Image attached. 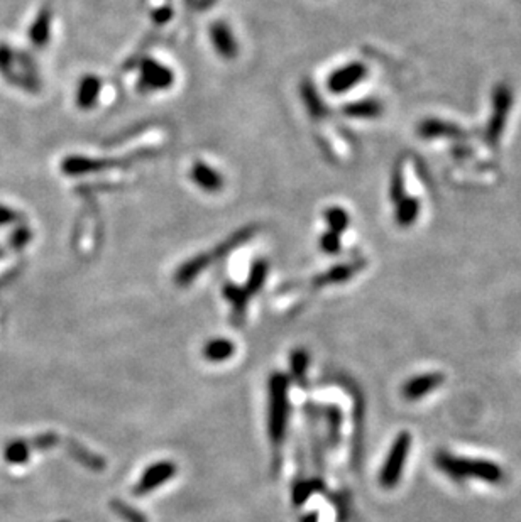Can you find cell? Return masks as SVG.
I'll return each mask as SVG.
<instances>
[{"label":"cell","instance_id":"cell-1","mask_svg":"<svg viewBox=\"0 0 521 522\" xmlns=\"http://www.w3.org/2000/svg\"><path fill=\"white\" fill-rule=\"evenodd\" d=\"M433 462L438 467V470L459 480L475 479L482 480V482L499 483L504 476L501 467L498 463L489 462V460H471L464 458V456L461 458V456L440 451V453L435 455Z\"/></svg>","mask_w":521,"mask_h":522},{"label":"cell","instance_id":"cell-2","mask_svg":"<svg viewBox=\"0 0 521 522\" xmlns=\"http://www.w3.org/2000/svg\"><path fill=\"white\" fill-rule=\"evenodd\" d=\"M413 445V437L410 431H401L400 434L395 438L391 448H389L386 460H384V465L379 472V485L386 490L395 488L400 483L401 476H403V470L406 465V460H408L410 451H412Z\"/></svg>","mask_w":521,"mask_h":522},{"label":"cell","instance_id":"cell-3","mask_svg":"<svg viewBox=\"0 0 521 522\" xmlns=\"http://www.w3.org/2000/svg\"><path fill=\"white\" fill-rule=\"evenodd\" d=\"M445 382V376L442 372H428L412 377L401 387V396L406 401H418L432 394Z\"/></svg>","mask_w":521,"mask_h":522},{"label":"cell","instance_id":"cell-4","mask_svg":"<svg viewBox=\"0 0 521 522\" xmlns=\"http://www.w3.org/2000/svg\"><path fill=\"white\" fill-rule=\"evenodd\" d=\"M271 437L276 441H280L283 437V427H285L286 421V396H285V385H283L281 376H276L274 384H271Z\"/></svg>","mask_w":521,"mask_h":522},{"label":"cell","instance_id":"cell-5","mask_svg":"<svg viewBox=\"0 0 521 522\" xmlns=\"http://www.w3.org/2000/svg\"><path fill=\"white\" fill-rule=\"evenodd\" d=\"M175 76L171 69L153 60L142 61L141 64V83L147 90H164L173 85Z\"/></svg>","mask_w":521,"mask_h":522},{"label":"cell","instance_id":"cell-6","mask_svg":"<svg viewBox=\"0 0 521 522\" xmlns=\"http://www.w3.org/2000/svg\"><path fill=\"white\" fill-rule=\"evenodd\" d=\"M175 474V467L171 463H156L151 468H147L146 474L142 475L141 482L135 487V494H147V492L154 490L161 482H166Z\"/></svg>","mask_w":521,"mask_h":522},{"label":"cell","instance_id":"cell-7","mask_svg":"<svg viewBox=\"0 0 521 522\" xmlns=\"http://www.w3.org/2000/svg\"><path fill=\"white\" fill-rule=\"evenodd\" d=\"M364 76V68L363 64H349L347 68L337 69L334 75L328 80V88L334 93H342L346 90L359 83L360 78Z\"/></svg>","mask_w":521,"mask_h":522},{"label":"cell","instance_id":"cell-8","mask_svg":"<svg viewBox=\"0 0 521 522\" xmlns=\"http://www.w3.org/2000/svg\"><path fill=\"white\" fill-rule=\"evenodd\" d=\"M210 36L213 46H215L220 56L227 57V60H232V57L237 56V43L234 39L231 29L225 26L224 22L213 24L210 29Z\"/></svg>","mask_w":521,"mask_h":522},{"label":"cell","instance_id":"cell-9","mask_svg":"<svg viewBox=\"0 0 521 522\" xmlns=\"http://www.w3.org/2000/svg\"><path fill=\"white\" fill-rule=\"evenodd\" d=\"M191 179H194L203 191H208V193L220 191L224 184L222 176L203 163L194 164V170H191Z\"/></svg>","mask_w":521,"mask_h":522},{"label":"cell","instance_id":"cell-10","mask_svg":"<svg viewBox=\"0 0 521 522\" xmlns=\"http://www.w3.org/2000/svg\"><path fill=\"white\" fill-rule=\"evenodd\" d=\"M49 34H51V9H49V7H43L29 29V39L32 46H46L49 41Z\"/></svg>","mask_w":521,"mask_h":522},{"label":"cell","instance_id":"cell-11","mask_svg":"<svg viewBox=\"0 0 521 522\" xmlns=\"http://www.w3.org/2000/svg\"><path fill=\"white\" fill-rule=\"evenodd\" d=\"M100 78L88 75L85 78H81L80 86H78V93H76V104L80 109L88 110L93 109L95 102L98 100V95H100Z\"/></svg>","mask_w":521,"mask_h":522},{"label":"cell","instance_id":"cell-12","mask_svg":"<svg viewBox=\"0 0 521 522\" xmlns=\"http://www.w3.org/2000/svg\"><path fill=\"white\" fill-rule=\"evenodd\" d=\"M232 353H234V345L225 338L212 340V342L207 343V347L203 348V357L212 362H222L225 359H229Z\"/></svg>","mask_w":521,"mask_h":522},{"label":"cell","instance_id":"cell-13","mask_svg":"<svg viewBox=\"0 0 521 522\" xmlns=\"http://www.w3.org/2000/svg\"><path fill=\"white\" fill-rule=\"evenodd\" d=\"M29 450H31V446L27 445L26 441H14L7 446L6 458L9 460L11 463H22L27 460Z\"/></svg>","mask_w":521,"mask_h":522},{"label":"cell","instance_id":"cell-14","mask_svg":"<svg viewBox=\"0 0 521 522\" xmlns=\"http://www.w3.org/2000/svg\"><path fill=\"white\" fill-rule=\"evenodd\" d=\"M352 273L354 270L351 269V267H335L334 270H330L328 274H323L320 275L318 277V284H330V282H340V281H346V279H349L352 275Z\"/></svg>","mask_w":521,"mask_h":522},{"label":"cell","instance_id":"cell-15","mask_svg":"<svg viewBox=\"0 0 521 522\" xmlns=\"http://www.w3.org/2000/svg\"><path fill=\"white\" fill-rule=\"evenodd\" d=\"M15 68V51L7 44H0V73L6 75Z\"/></svg>","mask_w":521,"mask_h":522},{"label":"cell","instance_id":"cell-16","mask_svg":"<svg viewBox=\"0 0 521 522\" xmlns=\"http://www.w3.org/2000/svg\"><path fill=\"white\" fill-rule=\"evenodd\" d=\"M327 221H328V225L335 230V232H340V230H344V227H346L347 217L342 210L332 208L327 212Z\"/></svg>","mask_w":521,"mask_h":522},{"label":"cell","instance_id":"cell-17","mask_svg":"<svg viewBox=\"0 0 521 522\" xmlns=\"http://www.w3.org/2000/svg\"><path fill=\"white\" fill-rule=\"evenodd\" d=\"M31 240V230L27 227H18L12 232V235L9 238L11 245L14 249H22L24 245L29 244Z\"/></svg>","mask_w":521,"mask_h":522},{"label":"cell","instance_id":"cell-18","mask_svg":"<svg viewBox=\"0 0 521 522\" xmlns=\"http://www.w3.org/2000/svg\"><path fill=\"white\" fill-rule=\"evenodd\" d=\"M22 220V215L19 212H15L14 208L6 207V205H0V227L11 224H19Z\"/></svg>","mask_w":521,"mask_h":522},{"label":"cell","instance_id":"cell-19","mask_svg":"<svg viewBox=\"0 0 521 522\" xmlns=\"http://www.w3.org/2000/svg\"><path fill=\"white\" fill-rule=\"evenodd\" d=\"M347 114L352 115H371L374 114V109H372L371 104H358V105H349L346 109Z\"/></svg>","mask_w":521,"mask_h":522},{"label":"cell","instance_id":"cell-20","mask_svg":"<svg viewBox=\"0 0 521 522\" xmlns=\"http://www.w3.org/2000/svg\"><path fill=\"white\" fill-rule=\"evenodd\" d=\"M322 247L323 250H327V252H337L339 250L337 238H335V235H332V233H328V235L322 238Z\"/></svg>","mask_w":521,"mask_h":522},{"label":"cell","instance_id":"cell-21","mask_svg":"<svg viewBox=\"0 0 521 522\" xmlns=\"http://www.w3.org/2000/svg\"><path fill=\"white\" fill-rule=\"evenodd\" d=\"M170 18H171L170 7H163V9L154 12V20H158V22H164V20H168Z\"/></svg>","mask_w":521,"mask_h":522},{"label":"cell","instance_id":"cell-22","mask_svg":"<svg viewBox=\"0 0 521 522\" xmlns=\"http://www.w3.org/2000/svg\"><path fill=\"white\" fill-rule=\"evenodd\" d=\"M0 256H2V250H0Z\"/></svg>","mask_w":521,"mask_h":522}]
</instances>
